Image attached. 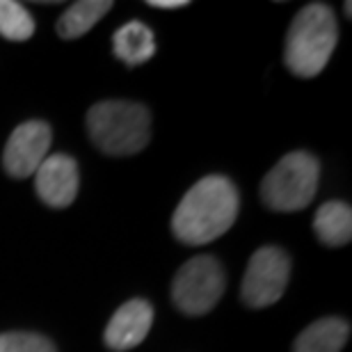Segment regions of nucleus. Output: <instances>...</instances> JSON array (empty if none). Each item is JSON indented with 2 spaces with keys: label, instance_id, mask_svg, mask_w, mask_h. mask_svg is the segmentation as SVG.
<instances>
[{
  "label": "nucleus",
  "instance_id": "obj_1",
  "mask_svg": "<svg viewBox=\"0 0 352 352\" xmlns=\"http://www.w3.org/2000/svg\"><path fill=\"white\" fill-rule=\"evenodd\" d=\"M238 190L227 176L213 174L197 181L174 210L172 231L186 245H206L234 227Z\"/></svg>",
  "mask_w": 352,
  "mask_h": 352
},
{
  "label": "nucleus",
  "instance_id": "obj_2",
  "mask_svg": "<svg viewBox=\"0 0 352 352\" xmlns=\"http://www.w3.org/2000/svg\"><path fill=\"white\" fill-rule=\"evenodd\" d=\"M339 28L336 16L327 5L311 3L302 7L286 34V65L295 76H318L334 53Z\"/></svg>",
  "mask_w": 352,
  "mask_h": 352
},
{
  "label": "nucleus",
  "instance_id": "obj_3",
  "mask_svg": "<svg viewBox=\"0 0 352 352\" xmlns=\"http://www.w3.org/2000/svg\"><path fill=\"white\" fill-rule=\"evenodd\" d=\"M87 131L108 156H133L142 151L151 135V115L131 101H101L87 112Z\"/></svg>",
  "mask_w": 352,
  "mask_h": 352
},
{
  "label": "nucleus",
  "instance_id": "obj_4",
  "mask_svg": "<svg viewBox=\"0 0 352 352\" xmlns=\"http://www.w3.org/2000/svg\"><path fill=\"white\" fill-rule=\"evenodd\" d=\"M320 181V163L307 151H293L279 160L261 183L265 206L281 213H295L314 201Z\"/></svg>",
  "mask_w": 352,
  "mask_h": 352
},
{
  "label": "nucleus",
  "instance_id": "obj_5",
  "mask_svg": "<svg viewBox=\"0 0 352 352\" xmlns=\"http://www.w3.org/2000/svg\"><path fill=\"white\" fill-rule=\"evenodd\" d=\"M222 265L213 256H195L176 272L172 284L174 305L188 316H204L220 302L224 293Z\"/></svg>",
  "mask_w": 352,
  "mask_h": 352
},
{
  "label": "nucleus",
  "instance_id": "obj_6",
  "mask_svg": "<svg viewBox=\"0 0 352 352\" xmlns=\"http://www.w3.org/2000/svg\"><path fill=\"white\" fill-rule=\"evenodd\" d=\"M291 277V258L284 250L265 245L252 254L243 277V302L252 309L274 305L284 295Z\"/></svg>",
  "mask_w": 352,
  "mask_h": 352
},
{
  "label": "nucleus",
  "instance_id": "obj_7",
  "mask_svg": "<svg viewBox=\"0 0 352 352\" xmlns=\"http://www.w3.org/2000/svg\"><path fill=\"white\" fill-rule=\"evenodd\" d=\"M51 140L53 133L46 122L32 119V122L16 126L5 144V172L12 179H28V176H32L46 160L48 149H51Z\"/></svg>",
  "mask_w": 352,
  "mask_h": 352
},
{
  "label": "nucleus",
  "instance_id": "obj_8",
  "mask_svg": "<svg viewBox=\"0 0 352 352\" xmlns=\"http://www.w3.org/2000/svg\"><path fill=\"white\" fill-rule=\"evenodd\" d=\"M80 174L78 165L67 153H53L46 156L39 170L34 172V188L37 195L51 208H67L72 206L76 195H78Z\"/></svg>",
  "mask_w": 352,
  "mask_h": 352
},
{
  "label": "nucleus",
  "instance_id": "obj_9",
  "mask_svg": "<svg viewBox=\"0 0 352 352\" xmlns=\"http://www.w3.org/2000/svg\"><path fill=\"white\" fill-rule=\"evenodd\" d=\"M153 322V307L146 300H131L117 309L108 327H105V346L110 350L124 352L140 346L151 329Z\"/></svg>",
  "mask_w": 352,
  "mask_h": 352
},
{
  "label": "nucleus",
  "instance_id": "obj_10",
  "mask_svg": "<svg viewBox=\"0 0 352 352\" xmlns=\"http://www.w3.org/2000/svg\"><path fill=\"white\" fill-rule=\"evenodd\" d=\"M350 322L343 318H320L311 322L298 339L293 352H341L348 343Z\"/></svg>",
  "mask_w": 352,
  "mask_h": 352
},
{
  "label": "nucleus",
  "instance_id": "obj_11",
  "mask_svg": "<svg viewBox=\"0 0 352 352\" xmlns=\"http://www.w3.org/2000/svg\"><path fill=\"white\" fill-rule=\"evenodd\" d=\"M112 48H115V55L124 65L138 67L153 58V53H156V39H153V32L142 21H131V23H124L115 32Z\"/></svg>",
  "mask_w": 352,
  "mask_h": 352
},
{
  "label": "nucleus",
  "instance_id": "obj_12",
  "mask_svg": "<svg viewBox=\"0 0 352 352\" xmlns=\"http://www.w3.org/2000/svg\"><path fill=\"white\" fill-rule=\"evenodd\" d=\"M314 229L320 243L343 248L352 238V210L346 201H327L314 217Z\"/></svg>",
  "mask_w": 352,
  "mask_h": 352
},
{
  "label": "nucleus",
  "instance_id": "obj_13",
  "mask_svg": "<svg viewBox=\"0 0 352 352\" xmlns=\"http://www.w3.org/2000/svg\"><path fill=\"white\" fill-rule=\"evenodd\" d=\"M108 10H112L110 0H80L74 3L58 21V34L65 39H78L87 34Z\"/></svg>",
  "mask_w": 352,
  "mask_h": 352
},
{
  "label": "nucleus",
  "instance_id": "obj_14",
  "mask_svg": "<svg viewBox=\"0 0 352 352\" xmlns=\"http://www.w3.org/2000/svg\"><path fill=\"white\" fill-rule=\"evenodd\" d=\"M0 34L10 41H25L34 34L30 12L14 0H0Z\"/></svg>",
  "mask_w": 352,
  "mask_h": 352
},
{
  "label": "nucleus",
  "instance_id": "obj_15",
  "mask_svg": "<svg viewBox=\"0 0 352 352\" xmlns=\"http://www.w3.org/2000/svg\"><path fill=\"white\" fill-rule=\"evenodd\" d=\"M0 352H58L48 339L30 332L0 334Z\"/></svg>",
  "mask_w": 352,
  "mask_h": 352
},
{
  "label": "nucleus",
  "instance_id": "obj_16",
  "mask_svg": "<svg viewBox=\"0 0 352 352\" xmlns=\"http://www.w3.org/2000/svg\"><path fill=\"white\" fill-rule=\"evenodd\" d=\"M151 7H158V10H181L188 3L186 0H149Z\"/></svg>",
  "mask_w": 352,
  "mask_h": 352
}]
</instances>
